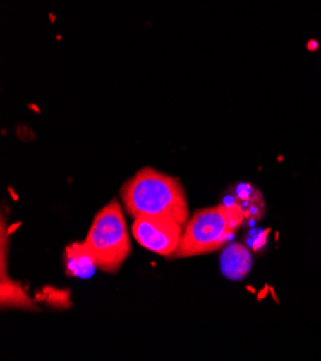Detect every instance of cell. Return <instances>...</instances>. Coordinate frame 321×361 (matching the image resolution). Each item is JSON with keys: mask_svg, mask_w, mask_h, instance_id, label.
<instances>
[{"mask_svg": "<svg viewBox=\"0 0 321 361\" xmlns=\"http://www.w3.org/2000/svg\"><path fill=\"white\" fill-rule=\"evenodd\" d=\"M127 212L137 218H166L185 225L189 221L186 193L177 178L146 167L121 189Z\"/></svg>", "mask_w": 321, "mask_h": 361, "instance_id": "cell-1", "label": "cell"}, {"mask_svg": "<svg viewBox=\"0 0 321 361\" xmlns=\"http://www.w3.org/2000/svg\"><path fill=\"white\" fill-rule=\"evenodd\" d=\"M245 224L242 212L228 203L196 212L183 231L179 247L171 258H190L212 254L225 246Z\"/></svg>", "mask_w": 321, "mask_h": 361, "instance_id": "cell-2", "label": "cell"}, {"mask_svg": "<svg viewBox=\"0 0 321 361\" xmlns=\"http://www.w3.org/2000/svg\"><path fill=\"white\" fill-rule=\"evenodd\" d=\"M85 246L104 272H117L131 254V242L121 206L111 200L102 207L88 231Z\"/></svg>", "mask_w": 321, "mask_h": 361, "instance_id": "cell-3", "label": "cell"}, {"mask_svg": "<svg viewBox=\"0 0 321 361\" xmlns=\"http://www.w3.org/2000/svg\"><path fill=\"white\" fill-rule=\"evenodd\" d=\"M183 225L166 218H137L131 232L135 240L152 252L163 257H171L179 247Z\"/></svg>", "mask_w": 321, "mask_h": 361, "instance_id": "cell-4", "label": "cell"}, {"mask_svg": "<svg viewBox=\"0 0 321 361\" xmlns=\"http://www.w3.org/2000/svg\"><path fill=\"white\" fill-rule=\"evenodd\" d=\"M224 203L236 206L245 218V222H254L264 218L265 202L262 193L253 185H236L231 189Z\"/></svg>", "mask_w": 321, "mask_h": 361, "instance_id": "cell-5", "label": "cell"}, {"mask_svg": "<svg viewBox=\"0 0 321 361\" xmlns=\"http://www.w3.org/2000/svg\"><path fill=\"white\" fill-rule=\"evenodd\" d=\"M253 269V255L241 243H232L221 255V271L231 281L243 279Z\"/></svg>", "mask_w": 321, "mask_h": 361, "instance_id": "cell-6", "label": "cell"}, {"mask_svg": "<svg viewBox=\"0 0 321 361\" xmlns=\"http://www.w3.org/2000/svg\"><path fill=\"white\" fill-rule=\"evenodd\" d=\"M97 264L85 243H71L65 249V272L73 278H90L94 275Z\"/></svg>", "mask_w": 321, "mask_h": 361, "instance_id": "cell-7", "label": "cell"}, {"mask_svg": "<svg viewBox=\"0 0 321 361\" xmlns=\"http://www.w3.org/2000/svg\"><path fill=\"white\" fill-rule=\"evenodd\" d=\"M267 235H268V231H258V238H254V236L249 238V245H251L255 250H258L261 246L265 245Z\"/></svg>", "mask_w": 321, "mask_h": 361, "instance_id": "cell-8", "label": "cell"}]
</instances>
